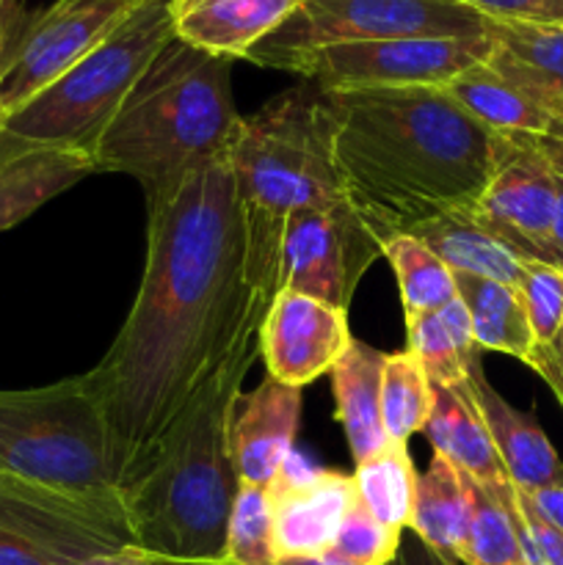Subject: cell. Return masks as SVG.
I'll return each mask as SVG.
<instances>
[{
    "label": "cell",
    "instance_id": "60d3db41",
    "mask_svg": "<svg viewBox=\"0 0 563 565\" xmlns=\"http://www.w3.org/2000/svg\"><path fill=\"white\" fill-rule=\"evenodd\" d=\"M528 138H530V143L539 149L541 158L550 163V169L555 171V174L563 177V130L561 127H552V130L544 132V136H528Z\"/></svg>",
    "mask_w": 563,
    "mask_h": 565
},
{
    "label": "cell",
    "instance_id": "83f0119b",
    "mask_svg": "<svg viewBox=\"0 0 563 565\" xmlns=\"http://www.w3.org/2000/svg\"><path fill=\"white\" fill-rule=\"evenodd\" d=\"M359 502L379 519L381 524L406 533L417 497V469H414L408 447L401 441H386L375 456L357 463Z\"/></svg>",
    "mask_w": 563,
    "mask_h": 565
},
{
    "label": "cell",
    "instance_id": "e0dca14e",
    "mask_svg": "<svg viewBox=\"0 0 563 565\" xmlns=\"http://www.w3.org/2000/svg\"><path fill=\"white\" fill-rule=\"evenodd\" d=\"M467 392L484 419L489 439L495 445L497 458L506 469L508 480L522 494H533L541 489L563 486V461L555 452L552 441L535 423L530 412L513 408L489 379L484 375V364L475 362L467 375Z\"/></svg>",
    "mask_w": 563,
    "mask_h": 565
},
{
    "label": "cell",
    "instance_id": "ffe728a7",
    "mask_svg": "<svg viewBox=\"0 0 563 565\" xmlns=\"http://www.w3.org/2000/svg\"><path fill=\"white\" fill-rule=\"evenodd\" d=\"M97 174L94 158L77 149L33 147L0 158V232L22 224L50 199Z\"/></svg>",
    "mask_w": 563,
    "mask_h": 565
},
{
    "label": "cell",
    "instance_id": "d6a6232c",
    "mask_svg": "<svg viewBox=\"0 0 563 565\" xmlns=\"http://www.w3.org/2000/svg\"><path fill=\"white\" fill-rule=\"evenodd\" d=\"M401 539V530L381 524L362 502H357L323 561L329 565H386L397 555Z\"/></svg>",
    "mask_w": 563,
    "mask_h": 565
},
{
    "label": "cell",
    "instance_id": "7dc6e473",
    "mask_svg": "<svg viewBox=\"0 0 563 565\" xmlns=\"http://www.w3.org/2000/svg\"><path fill=\"white\" fill-rule=\"evenodd\" d=\"M136 3H144V0H136Z\"/></svg>",
    "mask_w": 563,
    "mask_h": 565
},
{
    "label": "cell",
    "instance_id": "9a60e30c",
    "mask_svg": "<svg viewBox=\"0 0 563 565\" xmlns=\"http://www.w3.org/2000/svg\"><path fill=\"white\" fill-rule=\"evenodd\" d=\"M346 309L279 290L259 326V353L270 379L307 386L329 373L351 345Z\"/></svg>",
    "mask_w": 563,
    "mask_h": 565
},
{
    "label": "cell",
    "instance_id": "8d00e7d4",
    "mask_svg": "<svg viewBox=\"0 0 563 565\" xmlns=\"http://www.w3.org/2000/svg\"><path fill=\"white\" fill-rule=\"evenodd\" d=\"M524 364L546 381V386L555 392L563 406V334H557L550 345H535Z\"/></svg>",
    "mask_w": 563,
    "mask_h": 565
},
{
    "label": "cell",
    "instance_id": "4316f807",
    "mask_svg": "<svg viewBox=\"0 0 563 565\" xmlns=\"http://www.w3.org/2000/svg\"><path fill=\"white\" fill-rule=\"evenodd\" d=\"M406 342L434 386L461 384L472 364L480 362L467 307L458 296L436 312L408 318Z\"/></svg>",
    "mask_w": 563,
    "mask_h": 565
},
{
    "label": "cell",
    "instance_id": "8fae6325",
    "mask_svg": "<svg viewBox=\"0 0 563 565\" xmlns=\"http://www.w3.org/2000/svg\"><path fill=\"white\" fill-rule=\"evenodd\" d=\"M489 36H419L298 50L270 66L293 72L323 92L408 88L447 86L469 66L489 61Z\"/></svg>",
    "mask_w": 563,
    "mask_h": 565
},
{
    "label": "cell",
    "instance_id": "7a4b0ae2",
    "mask_svg": "<svg viewBox=\"0 0 563 565\" xmlns=\"http://www.w3.org/2000/svg\"><path fill=\"white\" fill-rule=\"evenodd\" d=\"M323 92V88H320ZM342 193L384 246L484 196L497 132L442 86L323 92Z\"/></svg>",
    "mask_w": 563,
    "mask_h": 565
},
{
    "label": "cell",
    "instance_id": "e575fe53",
    "mask_svg": "<svg viewBox=\"0 0 563 565\" xmlns=\"http://www.w3.org/2000/svg\"><path fill=\"white\" fill-rule=\"evenodd\" d=\"M489 20L563 25V0H458Z\"/></svg>",
    "mask_w": 563,
    "mask_h": 565
},
{
    "label": "cell",
    "instance_id": "4fadbf2b",
    "mask_svg": "<svg viewBox=\"0 0 563 565\" xmlns=\"http://www.w3.org/2000/svg\"><path fill=\"white\" fill-rule=\"evenodd\" d=\"M469 215L524 263L563 270V257L552 246L555 171L528 136L497 132L495 171Z\"/></svg>",
    "mask_w": 563,
    "mask_h": 565
},
{
    "label": "cell",
    "instance_id": "f35d334b",
    "mask_svg": "<svg viewBox=\"0 0 563 565\" xmlns=\"http://www.w3.org/2000/svg\"><path fill=\"white\" fill-rule=\"evenodd\" d=\"M72 565H180L174 561H166V557L152 555V552L141 550L136 544H127L121 550L114 552H99V555L83 557V561L72 563Z\"/></svg>",
    "mask_w": 563,
    "mask_h": 565
},
{
    "label": "cell",
    "instance_id": "5b68a950",
    "mask_svg": "<svg viewBox=\"0 0 563 565\" xmlns=\"http://www.w3.org/2000/svg\"><path fill=\"white\" fill-rule=\"evenodd\" d=\"M230 169L243 235V285L254 301L270 307L279 292L287 218L301 207L346 199L323 92L301 83L241 116Z\"/></svg>",
    "mask_w": 563,
    "mask_h": 565
},
{
    "label": "cell",
    "instance_id": "d4e9b609",
    "mask_svg": "<svg viewBox=\"0 0 563 565\" xmlns=\"http://www.w3.org/2000/svg\"><path fill=\"white\" fill-rule=\"evenodd\" d=\"M469 513H472L469 478L458 472L445 456L434 452L428 469L417 480L408 533L458 563V552L469 527Z\"/></svg>",
    "mask_w": 563,
    "mask_h": 565
},
{
    "label": "cell",
    "instance_id": "3957f363",
    "mask_svg": "<svg viewBox=\"0 0 563 565\" xmlns=\"http://www.w3.org/2000/svg\"><path fill=\"white\" fill-rule=\"evenodd\" d=\"M259 320L163 436L141 478L121 491L132 544L180 565H219L237 475L230 425L248 367L259 356Z\"/></svg>",
    "mask_w": 563,
    "mask_h": 565
},
{
    "label": "cell",
    "instance_id": "30bf717a",
    "mask_svg": "<svg viewBox=\"0 0 563 565\" xmlns=\"http://www.w3.org/2000/svg\"><path fill=\"white\" fill-rule=\"evenodd\" d=\"M489 17L458 0H304L248 61L270 66L298 50L419 36H486Z\"/></svg>",
    "mask_w": 563,
    "mask_h": 565
},
{
    "label": "cell",
    "instance_id": "ba28073f",
    "mask_svg": "<svg viewBox=\"0 0 563 565\" xmlns=\"http://www.w3.org/2000/svg\"><path fill=\"white\" fill-rule=\"evenodd\" d=\"M136 0H55L47 9L25 11L20 0H0V105L6 114L86 58Z\"/></svg>",
    "mask_w": 563,
    "mask_h": 565
},
{
    "label": "cell",
    "instance_id": "f6af8a7d",
    "mask_svg": "<svg viewBox=\"0 0 563 565\" xmlns=\"http://www.w3.org/2000/svg\"><path fill=\"white\" fill-rule=\"evenodd\" d=\"M3 116H6V110H3V105H0V121H3Z\"/></svg>",
    "mask_w": 563,
    "mask_h": 565
},
{
    "label": "cell",
    "instance_id": "d590c367",
    "mask_svg": "<svg viewBox=\"0 0 563 565\" xmlns=\"http://www.w3.org/2000/svg\"><path fill=\"white\" fill-rule=\"evenodd\" d=\"M517 516L522 522L524 533L530 535V541L535 544V550L541 552L546 565H563V533H557L550 522L539 516V513L530 508V502L524 500L517 491Z\"/></svg>",
    "mask_w": 563,
    "mask_h": 565
},
{
    "label": "cell",
    "instance_id": "603a6c76",
    "mask_svg": "<svg viewBox=\"0 0 563 565\" xmlns=\"http://www.w3.org/2000/svg\"><path fill=\"white\" fill-rule=\"evenodd\" d=\"M445 88L472 119L500 136H544L555 127L552 116L522 92L517 83L484 64L469 66Z\"/></svg>",
    "mask_w": 563,
    "mask_h": 565
},
{
    "label": "cell",
    "instance_id": "b9f144b4",
    "mask_svg": "<svg viewBox=\"0 0 563 565\" xmlns=\"http://www.w3.org/2000/svg\"><path fill=\"white\" fill-rule=\"evenodd\" d=\"M552 246L563 257V177L555 174V218H552Z\"/></svg>",
    "mask_w": 563,
    "mask_h": 565
},
{
    "label": "cell",
    "instance_id": "7bdbcfd3",
    "mask_svg": "<svg viewBox=\"0 0 563 565\" xmlns=\"http://www.w3.org/2000/svg\"><path fill=\"white\" fill-rule=\"evenodd\" d=\"M528 97H533L535 103L552 116L555 127H561L563 130V94L561 92H541V94H528Z\"/></svg>",
    "mask_w": 563,
    "mask_h": 565
},
{
    "label": "cell",
    "instance_id": "44dd1931",
    "mask_svg": "<svg viewBox=\"0 0 563 565\" xmlns=\"http://www.w3.org/2000/svg\"><path fill=\"white\" fill-rule=\"evenodd\" d=\"M386 353L368 342L351 340L348 351L337 359L331 375V392L337 403V423L342 425L353 461L362 463L386 445L381 423V373Z\"/></svg>",
    "mask_w": 563,
    "mask_h": 565
},
{
    "label": "cell",
    "instance_id": "9c48e42d",
    "mask_svg": "<svg viewBox=\"0 0 563 565\" xmlns=\"http://www.w3.org/2000/svg\"><path fill=\"white\" fill-rule=\"evenodd\" d=\"M127 544L121 494H61L0 478V565H72Z\"/></svg>",
    "mask_w": 563,
    "mask_h": 565
},
{
    "label": "cell",
    "instance_id": "74e56055",
    "mask_svg": "<svg viewBox=\"0 0 563 565\" xmlns=\"http://www.w3.org/2000/svg\"><path fill=\"white\" fill-rule=\"evenodd\" d=\"M386 565H458L453 557L442 555L434 546H428L425 541H419L414 533H403L401 546H397V555L392 557V563Z\"/></svg>",
    "mask_w": 563,
    "mask_h": 565
},
{
    "label": "cell",
    "instance_id": "836d02e7",
    "mask_svg": "<svg viewBox=\"0 0 563 565\" xmlns=\"http://www.w3.org/2000/svg\"><path fill=\"white\" fill-rule=\"evenodd\" d=\"M519 296L524 301L535 345H550L563 326V270L544 263H524Z\"/></svg>",
    "mask_w": 563,
    "mask_h": 565
},
{
    "label": "cell",
    "instance_id": "6da1fadb",
    "mask_svg": "<svg viewBox=\"0 0 563 565\" xmlns=\"http://www.w3.org/2000/svg\"><path fill=\"white\" fill-rule=\"evenodd\" d=\"M268 307L243 285L230 154L193 171L147 213V259L119 334L86 384L103 412L119 494Z\"/></svg>",
    "mask_w": 563,
    "mask_h": 565
},
{
    "label": "cell",
    "instance_id": "277c9868",
    "mask_svg": "<svg viewBox=\"0 0 563 565\" xmlns=\"http://www.w3.org/2000/svg\"><path fill=\"white\" fill-rule=\"evenodd\" d=\"M241 114L232 99V61L171 39L147 66L99 136L97 171L130 174L147 213L235 143Z\"/></svg>",
    "mask_w": 563,
    "mask_h": 565
},
{
    "label": "cell",
    "instance_id": "5bb4252c",
    "mask_svg": "<svg viewBox=\"0 0 563 565\" xmlns=\"http://www.w3.org/2000/svg\"><path fill=\"white\" fill-rule=\"evenodd\" d=\"M268 491L279 561H323L346 516L359 502L353 475L309 467L296 450Z\"/></svg>",
    "mask_w": 563,
    "mask_h": 565
},
{
    "label": "cell",
    "instance_id": "52a82bcc",
    "mask_svg": "<svg viewBox=\"0 0 563 565\" xmlns=\"http://www.w3.org/2000/svg\"><path fill=\"white\" fill-rule=\"evenodd\" d=\"M0 478L61 494H119L108 425L86 375L0 392Z\"/></svg>",
    "mask_w": 563,
    "mask_h": 565
},
{
    "label": "cell",
    "instance_id": "f1b7e54d",
    "mask_svg": "<svg viewBox=\"0 0 563 565\" xmlns=\"http://www.w3.org/2000/svg\"><path fill=\"white\" fill-rule=\"evenodd\" d=\"M381 257L395 270L406 320L436 312L458 296L453 270L414 235L390 237L381 246Z\"/></svg>",
    "mask_w": 563,
    "mask_h": 565
},
{
    "label": "cell",
    "instance_id": "ab89813d",
    "mask_svg": "<svg viewBox=\"0 0 563 565\" xmlns=\"http://www.w3.org/2000/svg\"><path fill=\"white\" fill-rule=\"evenodd\" d=\"M519 494H522V491H519ZM522 497L530 502V508H533L544 522H550L557 533H563V486H555V489H541V491H533V494H522Z\"/></svg>",
    "mask_w": 563,
    "mask_h": 565
},
{
    "label": "cell",
    "instance_id": "1f68e13d",
    "mask_svg": "<svg viewBox=\"0 0 563 565\" xmlns=\"http://www.w3.org/2000/svg\"><path fill=\"white\" fill-rule=\"evenodd\" d=\"M219 565H279L274 546V508L265 486H237Z\"/></svg>",
    "mask_w": 563,
    "mask_h": 565
},
{
    "label": "cell",
    "instance_id": "7402d4cb",
    "mask_svg": "<svg viewBox=\"0 0 563 565\" xmlns=\"http://www.w3.org/2000/svg\"><path fill=\"white\" fill-rule=\"evenodd\" d=\"M486 36L491 39L486 64L524 94H563V25L489 20Z\"/></svg>",
    "mask_w": 563,
    "mask_h": 565
},
{
    "label": "cell",
    "instance_id": "d6986e66",
    "mask_svg": "<svg viewBox=\"0 0 563 565\" xmlns=\"http://www.w3.org/2000/svg\"><path fill=\"white\" fill-rule=\"evenodd\" d=\"M464 381L456 386H434V408H431L423 434L434 452L445 456L472 483L497 494V491L508 489L511 480L497 458L489 430H486Z\"/></svg>",
    "mask_w": 563,
    "mask_h": 565
},
{
    "label": "cell",
    "instance_id": "8992f818",
    "mask_svg": "<svg viewBox=\"0 0 563 565\" xmlns=\"http://www.w3.org/2000/svg\"><path fill=\"white\" fill-rule=\"evenodd\" d=\"M174 39L169 0H144L70 72L0 121V158L61 147L92 154L155 55Z\"/></svg>",
    "mask_w": 563,
    "mask_h": 565
},
{
    "label": "cell",
    "instance_id": "4dcf8cb0",
    "mask_svg": "<svg viewBox=\"0 0 563 565\" xmlns=\"http://www.w3.org/2000/svg\"><path fill=\"white\" fill-rule=\"evenodd\" d=\"M434 408V384L412 351L386 353L381 373V423L390 441L408 445L425 428Z\"/></svg>",
    "mask_w": 563,
    "mask_h": 565
},
{
    "label": "cell",
    "instance_id": "ac0fdd59",
    "mask_svg": "<svg viewBox=\"0 0 563 565\" xmlns=\"http://www.w3.org/2000/svg\"><path fill=\"white\" fill-rule=\"evenodd\" d=\"M304 0H169L174 36L221 58H248Z\"/></svg>",
    "mask_w": 563,
    "mask_h": 565
},
{
    "label": "cell",
    "instance_id": "bcb514c9",
    "mask_svg": "<svg viewBox=\"0 0 563 565\" xmlns=\"http://www.w3.org/2000/svg\"><path fill=\"white\" fill-rule=\"evenodd\" d=\"M557 334H563V326H561V331H557Z\"/></svg>",
    "mask_w": 563,
    "mask_h": 565
},
{
    "label": "cell",
    "instance_id": "f546056e",
    "mask_svg": "<svg viewBox=\"0 0 563 565\" xmlns=\"http://www.w3.org/2000/svg\"><path fill=\"white\" fill-rule=\"evenodd\" d=\"M469 486H472V513L458 552V565H524L519 530L513 522V486L497 494L472 480Z\"/></svg>",
    "mask_w": 563,
    "mask_h": 565
},
{
    "label": "cell",
    "instance_id": "ee69618b",
    "mask_svg": "<svg viewBox=\"0 0 563 565\" xmlns=\"http://www.w3.org/2000/svg\"><path fill=\"white\" fill-rule=\"evenodd\" d=\"M279 565H329L326 561H309V557H298V561H279Z\"/></svg>",
    "mask_w": 563,
    "mask_h": 565
},
{
    "label": "cell",
    "instance_id": "484cf974",
    "mask_svg": "<svg viewBox=\"0 0 563 565\" xmlns=\"http://www.w3.org/2000/svg\"><path fill=\"white\" fill-rule=\"evenodd\" d=\"M412 235L423 241L450 270L484 276V279L502 281V285L519 290L524 259H519L511 248H506L497 237H491L469 213H453L445 215V218H436L431 224L419 226Z\"/></svg>",
    "mask_w": 563,
    "mask_h": 565
},
{
    "label": "cell",
    "instance_id": "7c38bea8",
    "mask_svg": "<svg viewBox=\"0 0 563 565\" xmlns=\"http://www.w3.org/2000/svg\"><path fill=\"white\" fill-rule=\"evenodd\" d=\"M381 257V243L348 199L301 207L287 218L279 257V290L351 307L357 285Z\"/></svg>",
    "mask_w": 563,
    "mask_h": 565
},
{
    "label": "cell",
    "instance_id": "2e32d148",
    "mask_svg": "<svg viewBox=\"0 0 563 565\" xmlns=\"http://www.w3.org/2000/svg\"><path fill=\"white\" fill-rule=\"evenodd\" d=\"M301 401V386H287L270 375H265L252 395H241L230 425L237 483L268 489L279 478L282 467L296 450Z\"/></svg>",
    "mask_w": 563,
    "mask_h": 565
},
{
    "label": "cell",
    "instance_id": "cb8c5ba5",
    "mask_svg": "<svg viewBox=\"0 0 563 565\" xmlns=\"http://www.w3.org/2000/svg\"><path fill=\"white\" fill-rule=\"evenodd\" d=\"M453 281H456L458 298L467 307L472 340L478 351L506 353V356L519 359V362H528L535 340L517 287H508L502 281L484 279V276L475 274H464V270H453Z\"/></svg>",
    "mask_w": 563,
    "mask_h": 565
}]
</instances>
